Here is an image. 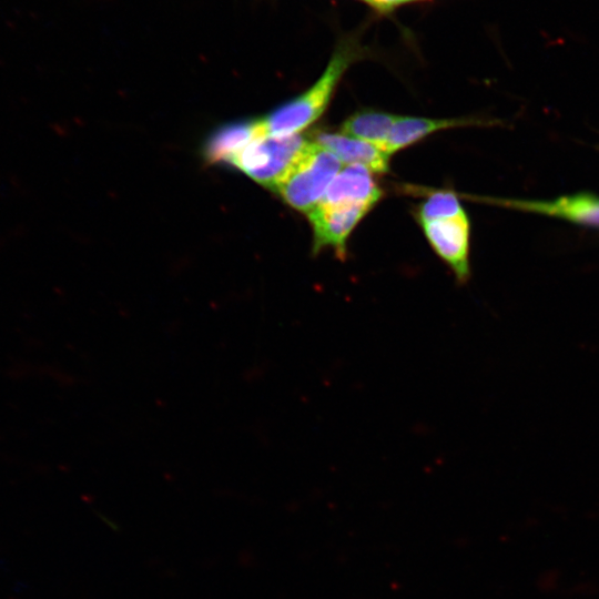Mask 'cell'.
I'll return each instance as SVG.
<instances>
[{"mask_svg":"<svg viewBox=\"0 0 599 599\" xmlns=\"http://www.w3.org/2000/svg\"><path fill=\"white\" fill-rule=\"evenodd\" d=\"M363 49L353 39L342 40L319 79L304 93L280 106L263 119L266 134L287 136L297 134L317 120L348 67L362 57Z\"/></svg>","mask_w":599,"mask_h":599,"instance_id":"6da1fadb","label":"cell"},{"mask_svg":"<svg viewBox=\"0 0 599 599\" xmlns=\"http://www.w3.org/2000/svg\"><path fill=\"white\" fill-rule=\"evenodd\" d=\"M266 134L263 120L227 124L215 131L205 146L206 159L231 163L252 141Z\"/></svg>","mask_w":599,"mask_h":599,"instance_id":"9c48e42d","label":"cell"},{"mask_svg":"<svg viewBox=\"0 0 599 599\" xmlns=\"http://www.w3.org/2000/svg\"><path fill=\"white\" fill-rule=\"evenodd\" d=\"M434 251L447 263L459 283L469 271V222L467 215L419 222Z\"/></svg>","mask_w":599,"mask_h":599,"instance_id":"5b68a950","label":"cell"},{"mask_svg":"<svg viewBox=\"0 0 599 599\" xmlns=\"http://www.w3.org/2000/svg\"><path fill=\"white\" fill-rule=\"evenodd\" d=\"M382 195L369 169L348 164L334 177L319 203L365 204L373 207Z\"/></svg>","mask_w":599,"mask_h":599,"instance_id":"8992f818","label":"cell"},{"mask_svg":"<svg viewBox=\"0 0 599 599\" xmlns=\"http://www.w3.org/2000/svg\"><path fill=\"white\" fill-rule=\"evenodd\" d=\"M342 162L312 139L276 191L293 209L307 214L323 199Z\"/></svg>","mask_w":599,"mask_h":599,"instance_id":"7a4b0ae2","label":"cell"},{"mask_svg":"<svg viewBox=\"0 0 599 599\" xmlns=\"http://www.w3.org/2000/svg\"><path fill=\"white\" fill-rule=\"evenodd\" d=\"M466 214L453 192H435L419 205V222L453 219Z\"/></svg>","mask_w":599,"mask_h":599,"instance_id":"7c38bea8","label":"cell"},{"mask_svg":"<svg viewBox=\"0 0 599 599\" xmlns=\"http://www.w3.org/2000/svg\"><path fill=\"white\" fill-rule=\"evenodd\" d=\"M312 140L333 153L341 162L346 164H361L376 173H385L388 171V160L390 155L374 144L351 138L343 133L324 131L314 134Z\"/></svg>","mask_w":599,"mask_h":599,"instance_id":"52a82bcc","label":"cell"},{"mask_svg":"<svg viewBox=\"0 0 599 599\" xmlns=\"http://www.w3.org/2000/svg\"><path fill=\"white\" fill-rule=\"evenodd\" d=\"M412 1L416 0H368L367 3L380 12H387Z\"/></svg>","mask_w":599,"mask_h":599,"instance_id":"4fadbf2b","label":"cell"},{"mask_svg":"<svg viewBox=\"0 0 599 599\" xmlns=\"http://www.w3.org/2000/svg\"><path fill=\"white\" fill-rule=\"evenodd\" d=\"M370 209L372 206L365 204L318 203L307 213L314 235L313 253L332 247L344 258L348 235Z\"/></svg>","mask_w":599,"mask_h":599,"instance_id":"277c9868","label":"cell"},{"mask_svg":"<svg viewBox=\"0 0 599 599\" xmlns=\"http://www.w3.org/2000/svg\"><path fill=\"white\" fill-rule=\"evenodd\" d=\"M509 205L599 227V197L591 194L564 196L554 201H509Z\"/></svg>","mask_w":599,"mask_h":599,"instance_id":"ba28073f","label":"cell"},{"mask_svg":"<svg viewBox=\"0 0 599 599\" xmlns=\"http://www.w3.org/2000/svg\"><path fill=\"white\" fill-rule=\"evenodd\" d=\"M473 122L458 119H425L414 116H398L395 121L384 151L392 155L394 152L404 149L428 134L449 128L468 125Z\"/></svg>","mask_w":599,"mask_h":599,"instance_id":"30bf717a","label":"cell"},{"mask_svg":"<svg viewBox=\"0 0 599 599\" xmlns=\"http://www.w3.org/2000/svg\"><path fill=\"white\" fill-rule=\"evenodd\" d=\"M397 118L398 115L382 111H359L343 122L341 131L345 135L368 142L384 151Z\"/></svg>","mask_w":599,"mask_h":599,"instance_id":"8fae6325","label":"cell"},{"mask_svg":"<svg viewBox=\"0 0 599 599\" xmlns=\"http://www.w3.org/2000/svg\"><path fill=\"white\" fill-rule=\"evenodd\" d=\"M362 1H364V2H366V3L368 2V0H362Z\"/></svg>","mask_w":599,"mask_h":599,"instance_id":"5bb4252c","label":"cell"},{"mask_svg":"<svg viewBox=\"0 0 599 599\" xmlns=\"http://www.w3.org/2000/svg\"><path fill=\"white\" fill-rule=\"evenodd\" d=\"M309 142L311 139L300 133L287 136L264 134L252 141L230 164L274 191Z\"/></svg>","mask_w":599,"mask_h":599,"instance_id":"3957f363","label":"cell"}]
</instances>
